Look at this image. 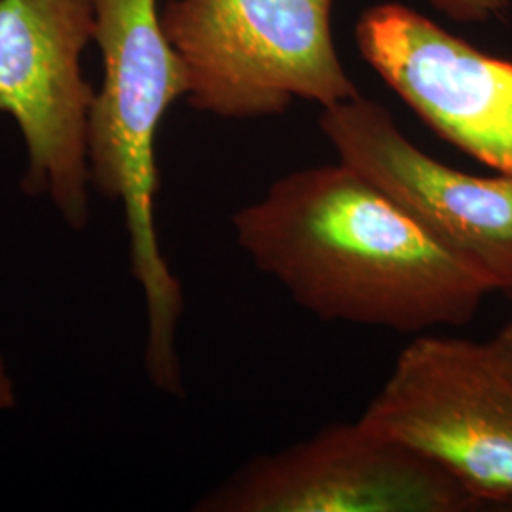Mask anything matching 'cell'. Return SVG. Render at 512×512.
I'll use <instances>...</instances> for the list:
<instances>
[{
  "instance_id": "9",
  "label": "cell",
  "mask_w": 512,
  "mask_h": 512,
  "mask_svg": "<svg viewBox=\"0 0 512 512\" xmlns=\"http://www.w3.org/2000/svg\"><path fill=\"white\" fill-rule=\"evenodd\" d=\"M440 12L458 21H484L501 14L511 0H431Z\"/></svg>"
},
{
  "instance_id": "6",
  "label": "cell",
  "mask_w": 512,
  "mask_h": 512,
  "mask_svg": "<svg viewBox=\"0 0 512 512\" xmlns=\"http://www.w3.org/2000/svg\"><path fill=\"white\" fill-rule=\"evenodd\" d=\"M475 499L439 465L359 420L249 461L203 512H463Z\"/></svg>"
},
{
  "instance_id": "7",
  "label": "cell",
  "mask_w": 512,
  "mask_h": 512,
  "mask_svg": "<svg viewBox=\"0 0 512 512\" xmlns=\"http://www.w3.org/2000/svg\"><path fill=\"white\" fill-rule=\"evenodd\" d=\"M340 162L397 203L492 293L512 298V175L478 177L421 152L391 114L361 95L323 109Z\"/></svg>"
},
{
  "instance_id": "4",
  "label": "cell",
  "mask_w": 512,
  "mask_h": 512,
  "mask_svg": "<svg viewBox=\"0 0 512 512\" xmlns=\"http://www.w3.org/2000/svg\"><path fill=\"white\" fill-rule=\"evenodd\" d=\"M361 420L439 465L478 507L512 509V378L490 344L412 340Z\"/></svg>"
},
{
  "instance_id": "8",
  "label": "cell",
  "mask_w": 512,
  "mask_h": 512,
  "mask_svg": "<svg viewBox=\"0 0 512 512\" xmlns=\"http://www.w3.org/2000/svg\"><path fill=\"white\" fill-rule=\"evenodd\" d=\"M359 48L442 139L512 175V63L482 54L401 4H380L357 27Z\"/></svg>"
},
{
  "instance_id": "11",
  "label": "cell",
  "mask_w": 512,
  "mask_h": 512,
  "mask_svg": "<svg viewBox=\"0 0 512 512\" xmlns=\"http://www.w3.org/2000/svg\"><path fill=\"white\" fill-rule=\"evenodd\" d=\"M14 406H16V389H14V382L0 357V410H8Z\"/></svg>"
},
{
  "instance_id": "10",
  "label": "cell",
  "mask_w": 512,
  "mask_h": 512,
  "mask_svg": "<svg viewBox=\"0 0 512 512\" xmlns=\"http://www.w3.org/2000/svg\"><path fill=\"white\" fill-rule=\"evenodd\" d=\"M494 351L495 359L505 368V372L512 378V319L495 334L494 340L488 342Z\"/></svg>"
},
{
  "instance_id": "1",
  "label": "cell",
  "mask_w": 512,
  "mask_h": 512,
  "mask_svg": "<svg viewBox=\"0 0 512 512\" xmlns=\"http://www.w3.org/2000/svg\"><path fill=\"white\" fill-rule=\"evenodd\" d=\"M234 228L256 268L325 321L406 334L463 327L492 293L342 162L275 181Z\"/></svg>"
},
{
  "instance_id": "2",
  "label": "cell",
  "mask_w": 512,
  "mask_h": 512,
  "mask_svg": "<svg viewBox=\"0 0 512 512\" xmlns=\"http://www.w3.org/2000/svg\"><path fill=\"white\" fill-rule=\"evenodd\" d=\"M93 38L105 74L88 118L90 183L124 207L131 274L147 302L145 361L167 370L179 363L175 338L184 298L156 232L154 143L167 109L188 95V73L156 0H95Z\"/></svg>"
},
{
  "instance_id": "5",
  "label": "cell",
  "mask_w": 512,
  "mask_h": 512,
  "mask_svg": "<svg viewBox=\"0 0 512 512\" xmlns=\"http://www.w3.org/2000/svg\"><path fill=\"white\" fill-rule=\"evenodd\" d=\"M95 0H0V112L23 133L25 194L48 196L73 230L90 222L88 118L93 95L80 54Z\"/></svg>"
},
{
  "instance_id": "3",
  "label": "cell",
  "mask_w": 512,
  "mask_h": 512,
  "mask_svg": "<svg viewBox=\"0 0 512 512\" xmlns=\"http://www.w3.org/2000/svg\"><path fill=\"white\" fill-rule=\"evenodd\" d=\"M332 0H169L165 35L188 73L190 105L224 118L323 109L357 97L330 37Z\"/></svg>"
}]
</instances>
